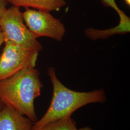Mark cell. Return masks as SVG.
I'll list each match as a JSON object with an SVG mask.
<instances>
[{"instance_id": "1", "label": "cell", "mask_w": 130, "mask_h": 130, "mask_svg": "<svg viewBox=\"0 0 130 130\" xmlns=\"http://www.w3.org/2000/svg\"><path fill=\"white\" fill-rule=\"evenodd\" d=\"M43 87L39 71L35 68H25L0 80V100L35 122L37 116L34 100Z\"/></svg>"}, {"instance_id": "2", "label": "cell", "mask_w": 130, "mask_h": 130, "mask_svg": "<svg viewBox=\"0 0 130 130\" xmlns=\"http://www.w3.org/2000/svg\"><path fill=\"white\" fill-rule=\"evenodd\" d=\"M47 73L53 85V96L46 113L40 120L34 122L32 130H42L49 122L71 116L76 110L85 105L104 103L107 100L106 93L103 89L90 92L73 91L65 86L57 78L55 68L50 67Z\"/></svg>"}, {"instance_id": "3", "label": "cell", "mask_w": 130, "mask_h": 130, "mask_svg": "<svg viewBox=\"0 0 130 130\" xmlns=\"http://www.w3.org/2000/svg\"><path fill=\"white\" fill-rule=\"evenodd\" d=\"M0 28L4 35L5 42L39 52L42 49L37 38L24 23L22 13L19 7L12 6L6 9L0 18Z\"/></svg>"}, {"instance_id": "4", "label": "cell", "mask_w": 130, "mask_h": 130, "mask_svg": "<svg viewBox=\"0 0 130 130\" xmlns=\"http://www.w3.org/2000/svg\"><path fill=\"white\" fill-rule=\"evenodd\" d=\"M0 56V80L7 78L25 68H35L39 52L5 42Z\"/></svg>"}, {"instance_id": "5", "label": "cell", "mask_w": 130, "mask_h": 130, "mask_svg": "<svg viewBox=\"0 0 130 130\" xmlns=\"http://www.w3.org/2000/svg\"><path fill=\"white\" fill-rule=\"evenodd\" d=\"M22 17L27 28L37 38L46 37L60 42L65 35L64 24L50 12L27 8Z\"/></svg>"}, {"instance_id": "6", "label": "cell", "mask_w": 130, "mask_h": 130, "mask_svg": "<svg viewBox=\"0 0 130 130\" xmlns=\"http://www.w3.org/2000/svg\"><path fill=\"white\" fill-rule=\"evenodd\" d=\"M33 122L19 112L6 106L0 112V130H32Z\"/></svg>"}, {"instance_id": "7", "label": "cell", "mask_w": 130, "mask_h": 130, "mask_svg": "<svg viewBox=\"0 0 130 130\" xmlns=\"http://www.w3.org/2000/svg\"><path fill=\"white\" fill-rule=\"evenodd\" d=\"M13 6L20 8H32L45 12L58 11L67 5L65 0H6Z\"/></svg>"}, {"instance_id": "8", "label": "cell", "mask_w": 130, "mask_h": 130, "mask_svg": "<svg viewBox=\"0 0 130 130\" xmlns=\"http://www.w3.org/2000/svg\"><path fill=\"white\" fill-rule=\"evenodd\" d=\"M76 121L71 116L66 117L53 121L44 126L42 130H77Z\"/></svg>"}, {"instance_id": "9", "label": "cell", "mask_w": 130, "mask_h": 130, "mask_svg": "<svg viewBox=\"0 0 130 130\" xmlns=\"http://www.w3.org/2000/svg\"><path fill=\"white\" fill-rule=\"evenodd\" d=\"M101 3L104 6L111 7L119 15L120 23L117 27L124 32L130 31V19L126 15L124 12L121 11L118 6L115 0H101Z\"/></svg>"}, {"instance_id": "10", "label": "cell", "mask_w": 130, "mask_h": 130, "mask_svg": "<svg viewBox=\"0 0 130 130\" xmlns=\"http://www.w3.org/2000/svg\"><path fill=\"white\" fill-rule=\"evenodd\" d=\"M7 4L8 3L6 0H0V18L7 9L6 6Z\"/></svg>"}, {"instance_id": "11", "label": "cell", "mask_w": 130, "mask_h": 130, "mask_svg": "<svg viewBox=\"0 0 130 130\" xmlns=\"http://www.w3.org/2000/svg\"><path fill=\"white\" fill-rule=\"evenodd\" d=\"M5 38L4 37V35L3 34V33L2 32L1 28H0V47L1 46V45L5 43Z\"/></svg>"}, {"instance_id": "12", "label": "cell", "mask_w": 130, "mask_h": 130, "mask_svg": "<svg viewBox=\"0 0 130 130\" xmlns=\"http://www.w3.org/2000/svg\"><path fill=\"white\" fill-rule=\"evenodd\" d=\"M77 130H93L91 128L89 127H87V126H86V127H84L83 128H79Z\"/></svg>"}, {"instance_id": "13", "label": "cell", "mask_w": 130, "mask_h": 130, "mask_svg": "<svg viewBox=\"0 0 130 130\" xmlns=\"http://www.w3.org/2000/svg\"><path fill=\"white\" fill-rule=\"evenodd\" d=\"M5 107V105L0 100V112L2 111V110L3 109V108Z\"/></svg>"}, {"instance_id": "14", "label": "cell", "mask_w": 130, "mask_h": 130, "mask_svg": "<svg viewBox=\"0 0 130 130\" xmlns=\"http://www.w3.org/2000/svg\"><path fill=\"white\" fill-rule=\"evenodd\" d=\"M125 1V2L126 3V4L128 5H129V6H130V0H124Z\"/></svg>"}]
</instances>
